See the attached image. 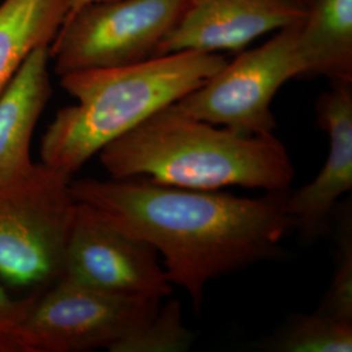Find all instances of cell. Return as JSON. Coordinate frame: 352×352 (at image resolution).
I'll return each mask as SVG.
<instances>
[{
	"label": "cell",
	"instance_id": "1",
	"mask_svg": "<svg viewBox=\"0 0 352 352\" xmlns=\"http://www.w3.org/2000/svg\"><path fill=\"white\" fill-rule=\"evenodd\" d=\"M71 192L109 225L161 253L168 282L187 291L197 312L210 280L273 257L294 228L285 209L289 190L252 199L135 176L71 180Z\"/></svg>",
	"mask_w": 352,
	"mask_h": 352
},
{
	"label": "cell",
	"instance_id": "2",
	"mask_svg": "<svg viewBox=\"0 0 352 352\" xmlns=\"http://www.w3.org/2000/svg\"><path fill=\"white\" fill-rule=\"evenodd\" d=\"M113 179L141 176L180 188L227 187L289 190L295 175L286 146L274 136H247L188 116L174 103L113 140L100 153Z\"/></svg>",
	"mask_w": 352,
	"mask_h": 352
},
{
	"label": "cell",
	"instance_id": "3",
	"mask_svg": "<svg viewBox=\"0 0 352 352\" xmlns=\"http://www.w3.org/2000/svg\"><path fill=\"white\" fill-rule=\"evenodd\" d=\"M226 63L222 54L179 51L60 76L76 103L60 109L47 126L39 149L42 164L74 175L106 145L182 100Z\"/></svg>",
	"mask_w": 352,
	"mask_h": 352
},
{
	"label": "cell",
	"instance_id": "4",
	"mask_svg": "<svg viewBox=\"0 0 352 352\" xmlns=\"http://www.w3.org/2000/svg\"><path fill=\"white\" fill-rule=\"evenodd\" d=\"M72 175L47 164L0 186V276L16 286H50L63 272L77 201Z\"/></svg>",
	"mask_w": 352,
	"mask_h": 352
},
{
	"label": "cell",
	"instance_id": "5",
	"mask_svg": "<svg viewBox=\"0 0 352 352\" xmlns=\"http://www.w3.org/2000/svg\"><path fill=\"white\" fill-rule=\"evenodd\" d=\"M300 20L277 30L264 45L239 52L174 107L247 136L274 135L277 122L272 102L287 81L304 75L298 52Z\"/></svg>",
	"mask_w": 352,
	"mask_h": 352
},
{
	"label": "cell",
	"instance_id": "6",
	"mask_svg": "<svg viewBox=\"0 0 352 352\" xmlns=\"http://www.w3.org/2000/svg\"><path fill=\"white\" fill-rule=\"evenodd\" d=\"M190 0H103L64 20L50 45L55 72L141 63L155 56Z\"/></svg>",
	"mask_w": 352,
	"mask_h": 352
},
{
	"label": "cell",
	"instance_id": "7",
	"mask_svg": "<svg viewBox=\"0 0 352 352\" xmlns=\"http://www.w3.org/2000/svg\"><path fill=\"white\" fill-rule=\"evenodd\" d=\"M161 302L91 289L60 277L37 294L20 327L17 352H111L142 327Z\"/></svg>",
	"mask_w": 352,
	"mask_h": 352
},
{
	"label": "cell",
	"instance_id": "8",
	"mask_svg": "<svg viewBox=\"0 0 352 352\" xmlns=\"http://www.w3.org/2000/svg\"><path fill=\"white\" fill-rule=\"evenodd\" d=\"M60 277L126 296L164 300L173 294V285L153 245L116 230L78 201Z\"/></svg>",
	"mask_w": 352,
	"mask_h": 352
},
{
	"label": "cell",
	"instance_id": "9",
	"mask_svg": "<svg viewBox=\"0 0 352 352\" xmlns=\"http://www.w3.org/2000/svg\"><path fill=\"white\" fill-rule=\"evenodd\" d=\"M304 14L305 10L289 0H190L155 56L179 51L239 54L257 38L294 24Z\"/></svg>",
	"mask_w": 352,
	"mask_h": 352
},
{
	"label": "cell",
	"instance_id": "10",
	"mask_svg": "<svg viewBox=\"0 0 352 352\" xmlns=\"http://www.w3.org/2000/svg\"><path fill=\"white\" fill-rule=\"evenodd\" d=\"M316 102L317 123L329 136L327 160L315 179L286 193L285 209L304 239L317 238L337 201L352 189V82H330Z\"/></svg>",
	"mask_w": 352,
	"mask_h": 352
},
{
	"label": "cell",
	"instance_id": "11",
	"mask_svg": "<svg viewBox=\"0 0 352 352\" xmlns=\"http://www.w3.org/2000/svg\"><path fill=\"white\" fill-rule=\"evenodd\" d=\"M50 47L33 51L0 94V186L29 173L30 145L51 97Z\"/></svg>",
	"mask_w": 352,
	"mask_h": 352
},
{
	"label": "cell",
	"instance_id": "12",
	"mask_svg": "<svg viewBox=\"0 0 352 352\" xmlns=\"http://www.w3.org/2000/svg\"><path fill=\"white\" fill-rule=\"evenodd\" d=\"M305 77L352 82V0H312L299 23Z\"/></svg>",
	"mask_w": 352,
	"mask_h": 352
},
{
	"label": "cell",
	"instance_id": "13",
	"mask_svg": "<svg viewBox=\"0 0 352 352\" xmlns=\"http://www.w3.org/2000/svg\"><path fill=\"white\" fill-rule=\"evenodd\" d=\"M68 7L69 0H6L0 6V94L33 51L50 47Z\"/></svg>",
	"mask_w": 352,
	"mask_h": 352
},
{
	"label": "cell",
	"instance_id": "14",
	"mask_svg": "<svg viewBox=\"0 0 352 352\" xmlns=\"http://www.w3.org/2000/svg\"><path fill=\"white\" fill-rule=\"evenodd\" d=\"M269 347L276 352H351L352 322L320 311L298 316Z\"/></svg>",
	"mask_w": 352,
	"mask_h": 352
},
{
	"label": "cell",
	"instance_id": "15",
	"mask_svg": "<svg viewBox=\"0 0 352 352\" xmlns=\"http://www.w3.org/2000/svg\"><path fill=\"white\" fill-rule=\"evenodd\" d=\"M193 340L195 336L183 320L182 304L170 300L161 302L157 312L111 352H184Z\"/></svg>",
	"mask_w": 352,
	"mask_h": 352
},
{
	"label": "cell",
	"instance_id": "16",
	"mask_svg": "<svg viewBox=\"0 0 352 352\" xmlns=\"http://www.w3.org/2000/svg\"><path fill=\"white\" fill-rule=\"evenodd\" d=\"M336 272L318 311L352 322V231L351 219L346 218L340 228Z\"/></svg>",
	"mask_w": 352,
	"mask_h": 352
},
{
	"label": "cell",
	"instance_id": "17",
	"mask_svg": "<svg viewBox=\"0 0 352 352\" xmlns=\"http://www.w3.org/2000/svg\"><path fill=\"white\" fill-rule=\"evenodd\" d=\"M37 294L14 299L0 285V352H17V337Z\"/></svg>",
	"mask_w": 352,
	"mask_h": 352
},
{
	"label": "cell",
	"instance_id": "18",
	"mask_svg": "<svg viewBox=\"0 0 352 352\" xmlns=\"http://www.w3.org/2000/svg\"><path fill=\"white\" fill-rule=\"evenodd\" d=\"M96 1H103V0H69V7H68V12H67L65 19H67V17H69L71 14H74V13L77 12L80 8L85 7L87 4L96 3Z\"/></svg>",
	"mask_w": 352,
	"mask_h": 352
},
{
	"label": "cell",
	"instance_id": "19",
	"mask_svg": "<svg viewBox=\"0 0 352 352\" xmlns=\"http://www.w3.org/2000/svg\"><path fill=\"white\" fill-rule=\"evenodd\" d=\"M289 1L296 4V6H299V7H302V10H305V8L311 4L312 0H289Z\"/></svg>",
	"mask_w": 352,
	"mask_h": 352
}]
</instances>
